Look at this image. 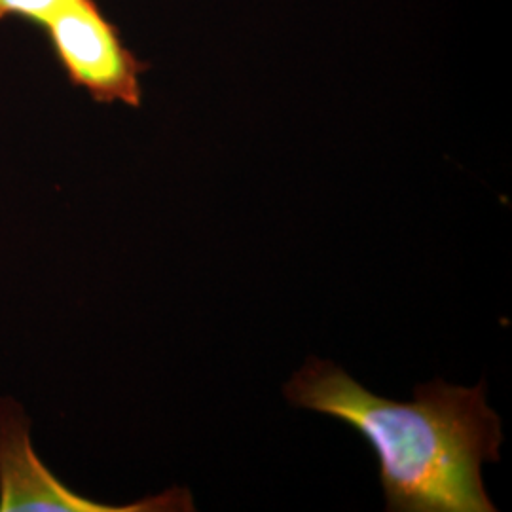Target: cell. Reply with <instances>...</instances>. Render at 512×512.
Instances as JSON below:
<instances>
[{
    "label": "cell",
    "instance_id": "6da1fadb",
    "mask_svg": "<svg viewBox=\"0 0 512 512\" xmlns=\"http://www.w3.org/2000/svg\"><path fill=\"white\" fill-rule=\"evenodd\" d=\"M289 403L342 421L374 448L385 509L395 512H494L482 465L499 461L501 420L486 385L416 387L412 403L370 393L340 366L315 359L285 387Z\"/></svg>",
    "mask_w": 512,
    "mask_h": 512
},
{
    "label": "cell",
    "instance_id": "7a4b0ae2",
    "mask_svg": "<svg viewBox=\"0 0 512 512\" xmlns=\"http://www.w3.org/2000/svg\"><path fill=\"white\" fill-rule=\"evenodd\" d=\"M38 27L50 42L67 80L92 95L97 103L143 105L141 76L148 63L137 59L124 44L118 27L97 0H65Z\"/></svg>",
    "mask_w": 512,
    "mask_h": 512
},
{
    "label": "cell",
    "instance_id": "277c9868",
    "mask_svg": "<svg viewBox=\"0 0 512 512\" xmlns=\"http://www.w3.org/2000/svg\"><path fill=\"white\" fill-rule=\"evenodd\" d=\"M63 2L65 0H0V21L6 18H19L40 25L50 18Z\"/></svg>",
    "mask_w": 512,
    "mask_h": 512
},
{
    "label": "cell",
    "instance_id": "3957f363",
    "mask_svg": "<svg viewBox=\"0 0 512 512\" xmlns=\"http://www.w3.org/2000/svg\"><path fill=\"white\" fill-rule=\"evenodd\" d=\"M194 511L188 490H169L128 507H109L74 494L38 459L29 423L12 401H0V512Z\"/></svg>",
    "mask_w": 512,
    "mask_h": 512
}]
</instances>
